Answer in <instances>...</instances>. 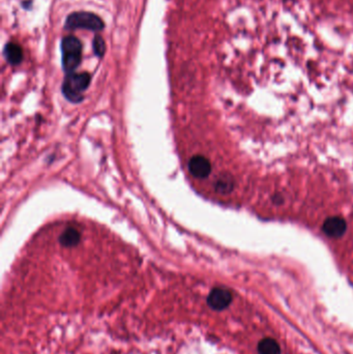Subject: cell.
<instances>
[{"instance_id": "6da1fadb", "label": "cell", "mask_w": 353, "mask_h": 354, "mask_svg": "<svg viewBox=\"0 0 353 354\" xmlns=\"http://www.w3.org/2000/svg\"><path fill=\"white\" fill-rule=\"evenodd\" d=\"M90 80L88 73L68 74L62 88L65 97L72 103H80L83 101V92L88 88Z\"/></svg>"}, {"instance_id": "7a4b0ae2", "label": "cell", "mask_w": 353, "mask_h": 354, "mask_svg": "<svg viewBox=\"0 0 353 354\" xmlns=\"http://www.w3.org/2000/svg\"><path fill=\"white\" fill-rule=\"evenodd\" d=\"M63 69L65 73L72 74L80 66L82 61V44L74 35H67L62 41Z\"/></svg>"}, {"instance_id": "3957f363", "label": "cell", "mask_w": 353, "mask_h": 354, "mask_svg": "<svg viewBox=\"0 0 353 354\" xmlns=\"http://www.w3.org/2000/svg\"><path fill=\"white\" fill-rule=\"evenodd\" d=\"M105 27L104 21L95 14L89 12H76L66 20L65 28L68 30L85 29L90 31H101Z\"/></svg>"}, {"instance_id": "277c9868", "label": "cell", "mask_w": 353, "mask_h": 354, "mask_svg": "<svg viewBox=\"0 0 353 354\" xmlns=\"http://www.w3.org/2000/svg\"><path fill=\"white\" fill-rule=\"evenodd\" d=\"M232 303V294L225 288H213L207 297V305L214 311H223Z\"/></svg>"}, {"instance_id": "5b68a950", "label": "cell", "mask_w": 353, "mask_h": 354, "mask_svg": "<svg viewBox=\"0 0 353 354\" xmlns=\"http://www.w3.org/2000/svg\"><path fill=\"white\" fill-rule=\"evenodd\" d=\"M347 229V224L344 219L341 216H330L326 219L323 223L322 230L331 239H340L345 234Z\"/></svg>"}, {"instance_id": "8992f818", "label": "cell", "mask_w": 353, "mask_h": 354, "mask_svg": "<svg viewBox=\"0 0 353 354\" xmlns=\"http://www.w3.org/2000/svg\"><path fill=\"white\" fill-rule=\"evenodd\" d=\"M189 171L196 179H205L211 172V164L203 155H195L189 162Z\"/></svg>"}, {"instance_id": "52a82bcc", "label": "cell", "mask_w": 353, "mask_h": 354, "mask_svg": "<svg viewBox=\"0 0 353 354\" xmlns=\"http://www.w3.org/2000/svg\"><path fill=\"white\" fill-rule=\"evenodd\" d=\"M5 57L10 65L18 66L23 61L22 48L15 43L7 44L5 48Z\"/></svg>"}, {"instance_id": "ba28073f", "label": "cell", "mask_w": 353, "mask_h": 354, "mask_svg": "<svg viewBox=\"0 0 353 354\" xmlns=\"http://www.w3.org/2000/svg\"><path fill=\"white\" fill-rule=\"evenodd\" d=\"M81 240L80 232L75 228H68L66 229L60 238V243L65 248H72L79 244Z\"/></svg>"}, {"instance_id": "9c48e42d", "label": "cell", "mask_w": 353, "mask_h": 354, "mask_svg": "<svg viewBox=\"0 0 353 354\" xmlns=\"http://www.w3.org/2000/svg\"><path fill=\"white\" fill-rule=\"evenodd\" d=\"M259 354H281V347L278 342L271 338H264L258 344Z\"/></svg>"}, {"instance_id": "30bf717a", "label": "cell", "mask_w": 353, "mask_h": 354, "mask_svg": "<svg viewBox=\"0 0 353 354\" xmlns=\"http://www.w3.org/2000/svg\"><path fill=\"white\" fill-rule=\"evenodd\" d=\"M234 183L230 175H222L214 184V190L220 194H228L233 190Z\"/></svg>"}, {"instance_id": "8fae6325", "label": "cell", "mask_w": 353, "mask_h": 354, "mask_svg": "<svg viewBox=\"0 0 353 354\" xmlns=\"http://www.w3.org/2000/svg\"><path fill=\"white\" fill-rule=\"evenodd\" d=\"M93 52L96 56L103 57L105 52H106V44L104 42V38L101 35H95L93 38Z\"/></svg>"}]
</instances>
